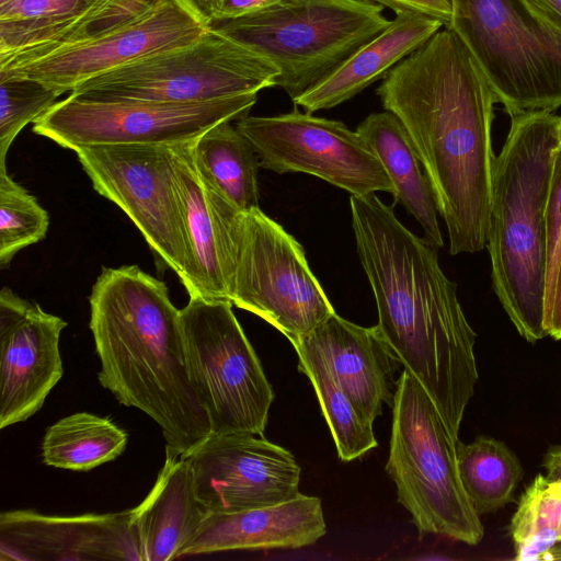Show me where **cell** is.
<instances>
[{
	"label": "cell",
	"instance_id": "16",
	"mask_svg": "<svg viewBox=\"0 0 561 561\" xmlns=\"http://www.w3.org/2000/svg\"><path fill=\"white\" fill-rule=\"evenodd\" d=\"M67 322L38 304L0 291V428L30 419L64 374L59 337Z\"/></svg>",
	"mask_w": 561,
	"mask_h": 561
},
{
	"label": "cell",
	"instance_id": "2",
	"mask_svg": "<svg viewBox=\"0 0 561 561\" xmlns=\"http://www.w3.org/2000/svg\"><path fill=\"white\" fill-rule=\"evenodd\" d=\"M357 253L371 286L378 330L424 387L455 442L474 393L476 333L443 272L437 248L405 228L377 195H351Z\"/></svg>",
	"mask_w": 561,
	"mask_h": 561
},
{
	"label": "cell",
	"instance_id": "14",
	"mask_svg": "<svg viewBox=\"0 0 561 561\" xmlns=\"http://www.w3.org/2000/svg\"><path fill=\"white\" fill-rule=\"evenodd\" d=\"M184 458L208 513L270 506L299 493L293 454L260 435L210 434Z\"/></svg>",
	"mask_w": 561,
	"mask_h": 561
},
{
	"label": "cell",
	"instance_id": "35",
	"mask_svg": "<svg viewBox=\"0 0 561 561\" xmlns=\"http://www.w3.org/2000/svg\"><path fill=\"white\" fill-rule=\"evenodd\" d=\"M209 22L233 19L260 10L278 0H195Z\"/></svg>",
	"mask_w": 561,
	"mask_h": 561
},
{
	"label": "cell",
	"instance_id": "13",
	"mask_svg": "<svg viewBox=\"0 0 561 561\" xmlns=\"http://www.w3.org/2000/svg\"><path fill=\"white\" fill-rule=\"evenodd\" d=\"M236 127L253 146L260 167L314 175L351 195L393 194L381 162L357 131L339 121L294 110L276 116H245Z\"/></svg>",
	"mask_w": 561,
	"mask_h": 561
},
{
	"label": "cell",
	"instance_id": "9",
	"mask_svg": "<svg viewBox=\"0 0 561 561\" xmlns=\"http://www.w3.org/2000/svg\"><path fill=\"white\" fill-rule=\"evenodd\" d=\"M273 64L210 26L195 41L79 84L70 94L91 100L196 103L257 93L276 85Z\"/></svg>",
	"mask_w": 561,
	"mask_h": 561
},
{
	"label": "cell",
	"instance_id": "11",
	"mask_svg": "<svg viewBox=\"0 0 561 561\" xmlns=\"http://www.w3.org/2000/svg\"><path fill=\"white\" fill-rule=\"evenodd\" d=\"M257 93L196 103L91 100L70 94L33 122L34 134L73 151L112 145H178L248 116Z\"/></svg>",
	"mask_w": 561,
	"mask_h": 561
},
{
	"label": "cell",
	"instance_id": "38",
	"mask_svg": "<svg viewBox=\"0 0 561 561\" xmlns=\"http://www.w3.org/2000/svg\"><path fill=\"white\" fill-rule=\"evenodd\" d=\"M546 478L552 482H561V446L551 448L545 456Z\"/></svg>",
	"mask_w": 561,
	"mask_h": 561
},
{
	"label": "cell",
	"instance_id": "18",
	"mask_svg": "<svg viewBox=\"0 0 561 561\" xmlns=\"http://www.w3.org/2000/svg\"><path fill=\"white\" fill-rule=\"evenodd\" d=\"M192 141L171 146L172 178L191 259L186 290L190 298L229 300L228 227L238 209L202 180Z\"/></svg>",
	"mask_w": 561,
	"mask_h": 561
},
{
	"label": "cell",
	"instance_id": "19",
	"mask_svg": "<svg viewBox=\"0 0 561 561\" xmlns=\"http://www.w3.org/2000/svg\"><path fill=\"white\" fill-rule=\"evenodd\" d=\"M325 531L321 500L299 492L270 506L208 513L178 558L239 549L302 548L314 545Z\"/></svg>",
	"mask_w": 561,
	"mask_h": 561
},
{
	"label": "cell",
	"instance_id": "17",
	"mask_svg": "<svg viewBox=\"0 0 561 561\" xmlns=\"http://www.w3.org/2000/svg\"><path fill=\"white\" fill-rule=\"evenodd\" d=\"M0 559L145 561L135 507L76 516L31 510L3 512Z\"/></svg>",
	"mask_w": 561,
	"mask_h": 561
},
{
	"label": "cell",
	"instance_id": "10",
	"mask_svg": "<svg viewBox=\"0 0 561 561\" xmlns=\"http://www.w3.org/2000/svg\"><path fill=\"white\" fill-rule=\"evenodd\" d=\"M232 306L194 297L180 309L187 370L211 434L263 436L274 392Z\"/></svg>",
	"mask_w": 561,
	"mask_h": 561
},
{
	"label": "cell",
	"instance_id": "37",
	"mask_svg": "<svg viewBox=\"0 0 561 561\" xmlns=\"http://www.w3.org/2000/svg\"><path fill=\"white\" fill-rule=\"evenodd\" d=\"M524 1L561 38V0Z\"/></svg>",
	"mask_w": 561,
	"mask_h": 561
},
{
	"label": "cell",
	"instance_id": "32",
	"mask_svg": "<svg viewBox=\"0 0 561 561\" xmlns=\"http://www.w3.org/2000/svg\"><path fill=\"white\" fill-rule=\"evenodd\" d=\"M547 276L546 308L551 298L554 276L561 259V146L554 151L552 173L546 207Z\"/></svg>",
	"mask_w": 561,
	"mask_h": 561
},
{
	"label": "cell",
	"instance_id": "28",
	"mask_svg": "<svg viewBox=\"0 0 561 561\" xmlns=\"http://www.w3.org/2000/svg\"><path fill=\"white\" fill-rule=\"evenodd\" d=\"M163 0H98L49 41L0 59V69L38 60L114 33L147 15Z\"/></svg>",
	"mask_w": 561,
	"mask_h": 561
},
{
	"label": "cell",
	"instance_id": "1",
	"mask_svg": "<svg viewBox=\"0 0 561 561\" xmlns=\"http://www.w3.org/2000/svg\"><path fill=\"white\" fill-rule=\"evenodd\" d=\"M376 92L416 149L446 224L450 254L481 251L490 225L497 103L482 70L445 26L397 64Z\"/></svg>",
	"mask_w": 561,
	"mask_h": 561
},
{
	"label": "cell",
	"instance_id": "6",
	"mask_svg": "<svg viewBox=\"0 0 561 561\" xmlns=\"http://www.w3.org/2000/svg\"><path fill=\"white\" fill-rule=\"evenodd\" d=\"M449 435L434 401L404 368L397 380L386 471L421 535L477 545L484 530L462 486Z\"/></svg>",
	"mask_w": 561,
	"mask_h": 561
},
{
	"label": "cell",
	"instance_id": "30",
	"mask_svg": "<svg viewBox=\"0 0 561 561\" xmlns=\"http://www.w3.org/2000/svg\"><path fill=\"white\" fill-rule=\"evenodd\" d=\"M49 226L47 211L37 199L0 170V266L10 265L25 247L46 237Z\"/></svg>",
	"mask_w": 561,
	"mask_h": 561
},
{
	"label": "cell",
	"instance_id": "23",
	"mask_svg": "<svg viewBox=\"0 0 561 561\" xmlns=\"http://www.w3.org/2000/svg\"><path fill=\"white\" fill-rule=\"evenodd\" d=\"M356 131L388 174L394 203H400L417 220L430 243L443 248L435 193L401 121L389 111L373 113Z\"/></svg>",
	"mask_w": 561,
	"mask_h": 561
},
{
	"label": "cell",
	"instance_id": "42",
	"mask_svg": "<svg viewBox=\"0 0 561 561\" xmlns=\"http://www.w3.org/2000/svg\"><path fill=\"white\" fill-rule=\"evenodd\" d=\"M557 483H560V484H561V482H557Z\"/></svg>",
	"mask_w": 561,
	"mask_h": 561
},
{
	"label": "cell",
	"instance_id": "27",
	"mask_svg": "<svg viewBox=\"0 0 561 561\" xmlns=\"http://www.w3.org/2000/svg\"><path fill=\"white\" fill-rule=\"evenodd\" d=\"M459 477L465 492L479 514L502 508L513 500L523 468L501 440L480 436L470 444H456Z\"/></svg>",
	"mask_w": 561,
	"mask_h": 561
},
{
	"label": "cell",
	"instance_id": "24",
	"mask_svg": "<svg viewBox=\"0 0 561 561\" xmlns=\"http://www.w3.org/2000/svg\"><path fill=\"white\" fill-rule=\"evenodd\" d=\"M202 180L238 210L259 207L257 154L231 122L209 128L192 141Z\"/></svg>",
	"mask_w": 561,
	"mask_h": 561
},
{
	"label": "cell",
	"instance_id": "8",
	"mask_svg": "<svg viewBox=\"0 0 561 561\" xmlns=\"http://www.w3.org/2000/svg\"><path fill=\"white\" fill-rule=\"evenodd\" d=\"M229 300L262 318L294 345L335 311L304 248L260 207L228 227Z\"/></svg>",
	"mask_w": 561,
	"mask_h": 561
},
{
	"label": "cell",
	"instance_id": "7",
	"mask_svg": "<svg viewBox=\"0 0 561 561\" xmlns=\"http://www.w3.org/2000/svg\"><path fill=\"white\" fill-rule=\"evenodd\" d=\"M451 8L446 27L510 116L561 106V38L524 0H451Z\"/></svg>",
	"mask_w": 561,
	"mask_h": 561
},
{
	"label": "cell",
	"instance_id": "26",
	"mask_svg": "<svg viewBox=\"0 0 561 561\" xmlns=\"http://www.w3.org/2000/svg\"><path fill=\"white\" fill-rule=\"evenodd\" d=\"M127 440V433L112 420L78 412L46 430L43 461L56 468L88 471L121 456Z\"/></svg>",
	"mask_w": 561,
	"mask_h": 561
},
{
	"label": "cell",
	"instance_id": "36",
	"mask_svg": "<svg viewBox=\"0 0 561 561\" xmlns=\"http://www.w3.org/2000/svg\"><path fill=\"white\" fill-rule=\"evenodd\" d=\"M546 329L548 335L561 340V259L557 267L551 298L546 308Z\"/></svg>",
	"mask_w": 561,
	"mask_h": 561
},
{
	"label": "cell",
	"instance_id": "25",
	"mask_svg": "<svg viewBox=\"0 0 561 561\" xmlns=\"http://www.w3.org/2000/svg\"><path fill=\"white\" fill-rule=\"evenodd\" d=\"M293 346L298 355V370L308 377L316 391L339 458L351 461L377 447L374 422L340 387L322 355L304 339Z\"/></svg>",
	"mask_w": 561,
	"mask_h": 561
},
{
	"label": "cell",
	"instance_id": "12",
	"mask_svg": "<svg viewBox=\"0 0 561 561\" xmlns=\"http://www.w3.org/2000/svg\"><path fill=\"white\" fill-rule=\"evenodd\" d=\"M75 152L93 188L141 232L157 265L173 271L187 288L191 259L172 178L171 146H95Z\"/></svg>",
	"mask_w": 561,
	"mask_h": 561
},
{
	"label": "cell",
	"instance_id": "4",
	"mask_svg": "<svg viewBox=\"0 0 561 561\" xmlns=\"http://www.w3.org/2000/svg\"><path fill=\"white\" fill-rule=\"evenodd\" d=\"M560 116L511 115L496 157L486 240L494 293L517 332L535 343L546 329V207Z\"/></svg>",
	"mask_w": 561,
	"mask_h": 561
},
{
	"label": "cell",
	"instance_id": "22",
	"mask_svg": "<svg viewBox=\"0 0 561 561\" xmlns=\"http://www.w3.org/2000/svg\"><path fill=\"white\" fill-rule=\"evenodd\" d=\"M135 510L145 561L178 559L208 514L196 496L187 460L170 453L151 491Z\"/></svg>",
	"mask_w": 561,
	"mask_h": 561
},
{
	"label": "cell",
	"instance_id": "31",
	"mask_svg": "<svg viewBox=\"0 0 561 561\" xmlns=\"http://www.w3.org/2000/svg\"><path fill=\"white\" fill-rule=\"evenodd\" d=\"M60 94L24 77H0V170L18 134L50 108Z\"/></svg>",
	"mask_w": 561,
	"mask_h": 561
},
{
	"label": "cell",
	"instance_id": "39",
	"mask_svg": "<svg viewBox=\"0 0 561 561\" xmlns=\"http://www.w3.org/2000/svg\"><path fill=\"white\" fill-rule=\"evenodd\" d=\"M542 560H561V542L553 546L543 557Z\"/></svg>",
	"mask_w": 561,
	"mask_h": 561
},
{
	"label": "cell",
	"instance_id": "33",
	"mask_svg": "<svg viewBox=\"0 0 561 561\" xmlns=\"http://www.w3.org/2000/svg\"><path fill=\"white\" fill-rule=\"evenodd\" d=\"M98 0H11L0 4V21L53 22L82 13Z\"/></svg>",
	"mask_w": 561,
	"mask_h": 561
},
{
	"label": "cell",
	"instance_id": "15",
	"mask_svg": "<svg viewBox=\"0 0 561 561\" xmlns=\"http://www.w3.org/2000/svg\"><path fill=\"white\" fill-rule=\"evenodd\" d=\"M208 27L209 20L195 0H163L147 15L114 33L35 61L0 69V77L30 78L60 95L71 93L91 78L186 45Z\"/></svg>",
	"mask_w": 561,
	"mask_h": 561
},
{
	"label": "cell",
	"instance_id": "20",
	"mask_svg": "<svg viewBox=\"0 0 561 561\" xmlns=\"http://www.w3.org/2000/svg\"><path fill=\"white\" fill-rule=\"evenodd\" d=\"M301 339L324 358L340 387L370 421L392 408L398 359L378 327L364 328L336 312Z\"/></svg>",
	"mask_w": 561,
	"mask_h": 561
},
{
	"label": "cell",
	"instance_id": "21",
	"mask_svg": "<svg viewBox=\"0 0 561 561\" xmlns=\"http://www.w3.org/2000/svg\"><path fill=\"white\" fill-rule=\"evenodd\" d=\"M444 24L435 19L398 13L376 37L359 47L321 82L294 101L314 113L340 105L376 80L428 41Z\"/></svg>",
	"mask_w": 561,
	"mask_h": 561
},
{
	"label": "cell",
	"instance_id": "5",
	"mask_svg": "<svg viewBox=\"0 0 561 561\" xmlns=\"http://www.w3.org/2000/svg\"><path fill=\"white\" fill-rule=\"evenodd\" d=\"M364 0H278L209 26L276 67L293 102L321 82L391 21Z\"/></svg>",
	"mask_w": 561,
	"mask_h": 561
},
{
	"label": "cell",
	"instance_id": "29",
	"mask_svg": "<svg viewBox=\"0 0 561 561\" xmlns=\"http://www.w3.org/2000/svg\"><path fill=\"white\" fill-rule=\"evenodd\" d=\"M510 530L515 560H542L561 542V485L537 476L522 494Z\"/></svg>",
	"mask_w": 561,
	"mask_h": 561
},
{
	"label": "cell",
	"instance_id": "40",
	"mask_svg": "<svg viewBox=\"0 0 561 561\" xmlns=\"http://www.w3.org/2000/svg\"><path fill=\"white\" fill-rule=\"evenodd\" d=\"M559 145L561 146V116H560V123H559Z\"/></svg>",
	"mask_w": 561,
	"mask_h": 561
},
{
	"label": "cell",
	"instance_id": "41",
	"mask_svg": "<svg viewBox=\"0 0 561 561\" xmlns=\"http://www.w3.org/2000/svg\"><path fill=\"white\" fill-rule=\"evenodd\" d=\"M9 1H11V0H0V4H4V3L9 2Z\"/></svg>",
	"mask_w": 561,
	"mask_h": 561
},
{
	"label": "cell",
	"instance_id": "34",
	"mask_svg": "<svg viewBox=\"0 0 561 561\" xmlns=\"http://www.w3.org/2000/svg\"><path fill=\"white\" fill-rule=\"evenodd\" d=\"M387 7L398 13H412L440 21L447 26L451 18V0H364Z\"/></svg>",
	"mask_w": 561,
	"mask_h": 561
},
{
	"label": "cell",
	"instance_id": "3",
	"mask_svg": "<svg viewBox=\"0 0 561 561\" xmlns=\"http://www.w3.org/2000/svg\"><path fill=\"white\" fill-rule=\"evenodd\" d=\"M89 302L100 383L160 426L165 453L185 457L211 428L191 383L180 309L167 285L137 265L103 267Z\"/></svg>",
	"mask_w": 561,
	"mask_h": 561
}]
</instances>
